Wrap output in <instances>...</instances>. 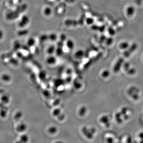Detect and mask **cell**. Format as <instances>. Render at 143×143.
<instances>
[{
    "label": "cell",
    "instance_id": "1",
    "mask_svg": "<svg viewBox=\"0 0 143 143\" xmlns=\"http://www.w3.org/2000/svg\"><path fill=\"white\" fill-rule=\"evenodd\" d=\"M82 132L84 136L87 139L91 140L94 136L95 132V130L93 128H88L87 127H84L82 130Z\"/></svg>",
    "mask_w": 143,
    "mask_h": 143
},
{
    "label": "cell",
    "instance_id": "2",
    "mask_svg": "<svg viewBox=\"0 0 143 143\" xmlns=\"http://www.w3.org/2000/svg\"><path fill=\"white\" fill-rule=\"evenodd\" d=\"M124 61V59L122 58H120L118 60L113 68L114 72L117 73L120 71L121 67L123 65Z\"/></svg>",
    "mask_w": 143,
    "mask_h": 143
},
{
    "label": "cell",
    "instance_id": "3",
    "mask_svg": "<svg viewBox=\"0 0 143 143\" xmlns=\"http://www.w3.org/2000/svg\"><path fill=\"white\" fill-rule=\"evenodd\" d=\"M46 62L47 65L50 66H53L56 64L57 62V58L53 55H49L46 59Z\"/></svg>",
    "mask_w": 143,
    "mask_h": 143
},
{
    "label": "cell",
    "instance_id": "4",
    "mask_svg": "<svg viewBox=\"0 0 143 143\" xmlns=\"http://www.w3.org/2000/svg\"><path fill=\"white\" fill-rule=\"evenodd\" d=\"M52 11L51 8L49 6H45L42 9L43 14L46 17L51 16L52 14Z\"/></svg>",
    "mask_w": 143,
    "mask_h": 143
},
{
    "label": "cell",
    "instance_id": "5",
    "mask_svg": "<svg viewBox=\"0 0 143 143\" xmlns=\"http://www.w3.org/2000/svg\"><path fill=\"white\" fill-rule=\"evenodd\" d=\"M78 114L80 117H84L86 116L88 112L87 107L85 106H81L78 109Z\"/></svg>",
    "mask_w": 143,
    "mask_h": 143
},
{
    "label": "cell",
    "instance_id": "6",
    "mask_svg": "<svg viewBox=\"0 0 143 143\" xmlns=\"http://www.w3.org/2000/svg\"><path fill=\"white\" fill-rule=\"evenodd\" d=\"M99 122L105 125L107 127L109 126V118L107 115H103L99 119Z\"/></svg>",
    "mask_w": 143,
    "mask_h": 143
},
{
    "label": "cell",
    "instance_id": "7",
    "mask_svg": "<svg viewBox=\"0 0 143 143\" xmlns=\"http://www.w3.org/2000/svg\"><path fill=\"white\" fill-rule=\"evenodd\" d=\"M135 9L133 6H129L126 8V14L128 16H132L134 14Z\"/></svg>",
    "mask_w": 143,
    "mask_h": 143
},
{
    "label": "cell",
    "instance_id": "8",
    "mask_svg": "<svg viewBox=\"0 0 143 143\" xmlns=\"http://www.w3.org/2000/svg\"><path fill=\"white\" fill-rule=\"evenodd\" d=\"M84 53L82 50H78L75 52L74 57L77 59H80L84 56Z\"/></svg>",
    "mask_w": 143,
    "mask_h": 143
},
{
    "label": "cell",
    "instance_id": "9",
    "mask_svg": "<svg viewBox=\"0 0 143 143\" xmlns=\"http://www.w3.org/2000/svg\"><path fill=\"white\" fill-rule=\"evenodd\" d=\"M129 44L126 41H124L121 43L119 45V47L122 50H126L129 47Z\"/></svg>",
    "mask_w": 143,
    "mask_h": 143
},
{
    "label": "cell",
    "instance_id": "10",
    "mask_svg": "<svg viewBox=\"0 0 143 143\" xmlns=\"http://www.w3.org/2000/svg\"><path fill=\"white\" fill-rule=\"evenodd\" d=\"M58 131V129L56 126H52L49 128L48 129V132L49 133L51 134H54L56 133Z\"/></svg>",
    "mask_w": 143,
    "mask_h": 143
},
{
    "label": "cell",
    "instance_id": "11",
    "mask_svg": "<svg viewBox=\"0 0 143 143\" xmlns=\"http://www.w3.org/2000/svg\"><path fill=\"white\" fill-rule=\"evenodd\" d=\"M66 46L68 49L71 50L74 49V41L71 39L68 40L66 42Z\"/></svg>",
    "mask_w": 143,
    "mask_h": 143
},
{
    "label": "cell",
    "instance_id": "12",
    "mask_svg": "<svg viewBox=\"0 0 143 143\" xmlns=\"http://www.w3.org/2000/svg\"><path fill=\"white\" fill-rule=\"evenodd\" d=\"M110 75V72L108 70H105L102 71L101 73V76L104 78H107L109 77Z\"/></svg>",
    "mask_w": 143,
    "mask_h": 143
},
{
    "label": "cell",
    "instance_id": "13",
    "mask_svg": "<svg viewBox=\"0 0 143 143\" xmlns=\"http://www.w3.org/2000/svg\"><path fill=\"white\" fill-rule=\"evenodd\" d=\"M137 47H138L137 44L136 43H134L132 44L130 46H129L128 48V50L130 51L131 53H132L136 51Z\"/></svg>",
    "mask_w": 143,
    "mask_h": 143
},
{
    "label": "cell",
    "instance_id": "14",
    "mask_svg": "<svg viewBox=\"0 0 143 143\" xmlns=\"http://www.w3.org/2000/svg\"><path fill=\"white\" fill-rule=\"evenodd\" d=\"M61 110L59 109H57L53 110L52 112L53 115L55 117H58L61 114Z\"/></svg>",
    "mask_w": 143,
    "mask_h": 143
},
{
    "label": "cell",
    "instance_id": "15",
    "mask_svg": "<svg viewBox=\"0 0 143 143\" xmlns=\"http://www.w3.org/2000/svg\"><path fill=\"white\" fill-rule=\"evenodd\" d=\"M56 51V49L55 48V47L53 46H51L50 47L48 48L47 49V53L49 55H53L54 52Z\"/></svg>",
    "mask_w": 143,
    "mask_h": 143
},
{
    "label": "cell",
    "instance_id": "16",
    "mask_svg": "<svg viewBox=\"0 0 143 143\" xmlns=\"http://www.w3.org/2000/svg\"><path fill=\"white\" fill-rule=\"evenodd\" d=\"M136 70L135 68H130L126 72L129 75H133L136 73Z\"/></svg>",
    "mask_w": 143,
    "mask_h": 143
},
{
    "label": "cell",
    "instance_id": "17",
    "mask_svg": "<svg viewBox=\"0 0 143 143\" xmlns=\"http://www.w3.org/2000/svg\"><path fill=\"white\" fill-rule=\"evenodd\" d=\"M121 115H122V114L121 112H117L116 113V120H117V121L119 122H121L122 121V119L121 118Z\"/></svg>",
    "mask_w": 143,
    "mask_h": 143
},
{
    "label": "cell",
    "instance_id": "18",
    "mask_svg": "<svg viewBox=\"0 0 143 143\" xmlns=\"http://www.w3.org/2000/svg\"><path fill=\"white\" fill-rule=\"evenodd\" d=\"M130 65L129 63L128 62H126L123 64V68H124V70L126 72H127L130 68Z\"/></svg>",
    "mask_w": 143,
    "mask_h": 143
},
{
    "label": "cell",
    "instance_id": "19",
    "mask_svg": "<svg viewBox=\"0 0 143 143\" xmlns=\"http://www.w3.org/2000/svg\"><path fill=\"white\" fill-rule=\"evenodd\" d=\"M131 53L128 49L125 50L123 53V55H124V56L126 58H128V57H129L130 55H131Z\"/></svg>",
    "mask_w": 143,
    "mask_h": 143
},
{
    "label": "cell",
    "instance_id": "20",
    "mask_svg": "<svg viewBox=\"0 0 143 143\" xmlns=\"http://www.w3.org/2000/svg\"><path fill=\"white\" fill-rule=\"evenodd\" d=\"M21 140L23 143H26L28 141V137L26 135L22 136L21 137Z\"/></svg>",
    "mask_w": 143,
    "mask_h": 143
},
{
    "label": "cell",
    "instance_id": "21",
    "mask_svg": "<svg viewBox=\"0 0 143 143\" xmlns=\"http://www.w3.org/2000/svg\"><path fill=\"white\" fill-rule=\"evenodd\" d=\"M127 110H128V109L126 107H124L122 108L121 110V114H123V115H125L126 114L127 112Z\"/></svg>",
    "mask_w": 143,
    "mask_h": 143
},
{
    "label": "cell",
    "instance_id": "22",
    "mask_svg": "<svg viewBox=\"0 0 143 143\" xmlns=\"http://www.w3.org/2000/svg\"><path fill=\"white\" fill-rule=\"evenodd\" d=\"M109 33L111 35H114L115 34V31L112 28L109 29Z\"/></svg>",
    "mask_w": 143,
    "mask_h": 143
},
{
    "label": "cell",
    "instance_id": "23",
    "mask_svg": "<svg viewBox=\"0 0 143 143\" xmlns=\"http://www.w3.org/2000/svg\"><path fill=\"white\" fill-rule=\"evenodd\" d=\"M113 41L112 38H109V39H108V40L106 41V44L108 45H110L112 44Z\"/></svg>",
    "mask_w": 143,
    "mask_h": 143
},
{
    "label": "cell",
    "instance_id": "24",
    "mask_svg": "<svg viewBox=\"0 0 143 143\" xmlns=\"http://www.w3.org/2000/svg\"><path fill=\"white\" fill-rule=\"evenodd\" d=\"M131 96H132V98L133 99L135 100H138L139 99V96L136 93H133L132 94V95Z\"/></svg>",
    "mask_w": 143,
    "mask_h": 143
},
{
    "label": "cell",
    "instance_id": "25",
    "mask_svg": "<svg viewBox=\"0 0 143 143\" xmlns=\"http://www.w3.org/2000/svg\"><path fill=\"white\" fill-rule=\"evenodd\" d=\"M86 23L88 25L91 24V23H93V18H89L86 20Z\"/></svg>",
    "mask_w": 143,
    "mask_h": 143
},
{
    "label": "cell",
    "instance_id": "26",
    "mask_svg": "<svg viewBox=\"0 0 143 143\" xmlns=\"http://www.w3.org/2000/svg\"><path fill=\"white\" fill-rule=\"evenodd\" d=\"M54 143H64L63 142H62L61 141H56V142H55Z\"/></svg>",
    "mask_w": 143,
    "mask_h": 143
}]
</instances>
